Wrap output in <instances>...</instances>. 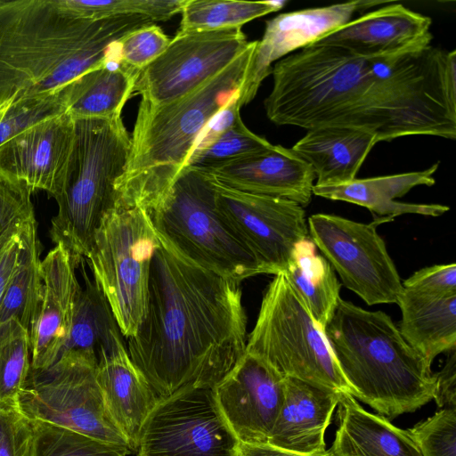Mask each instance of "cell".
<instances>
[{"label":"cell","instance_id":"obj_1","mask_svg":"<svg viewBox=\"0 0 456 456\" xmlns=\"http://www.w3.org/2000/svg\"><path fill=\"white\" fill-rule=\"evenodd\" d=\"M240 283L186 261L159 240L147 305L129 356L159 398L215 387L246 352Z\"/></svg>","mask_w":456,"mask_h":456},{"label":"cell","instance_id":"obj_2","mask_svg":"<svg viewBox=\"0 0 456 456\" xmlns=\"http://www.w3.org/2000/svg\"><path fill=\"white\" fill-rule=\"evenodd\" d=\"M154 23L142 15L81 18L62 0H0V105L59 92L118 60L119 41Z\"/></svg>","mask_w":456,"mask_h":456},{"label":"cell","instance_id":"obj_3","mask_svg":"<svg viewBox=\"0 0 456 456\" xmlns=\"http://www.w3.org/2000/svg\"><path fill=\"white\" fill-rule=\"evenodd\" d=\"M256 41L229 66L190 94L162 105L140 102L118 206L151 209L185 166L213 118L240 92Z\"/></svg>","mask_w":456,"mask_h":456},{"label":"cell","instance_id":"obj_4","mask_svg":"<svg viewBox=\"0 0 456 456\" xmlns=\"http://www.w3.org/2000/svg\"><path fill=\"white\" fill-rule=\"evenodd\" d=\"M272 75L264 107L273 123L307 131L354 127L374 134L378 141L379 90L369 59L314 43L279 60Z\"/></svg>","mask_w":456,"mask_h":456},{"label":"cell","instance_id":"obj_5","mask_svg":"<svg viewBox=\"0 0 456 456\" xmlns=\"http://www.w3.org/2000/svg\"><path fill=\"white\" fill-rule=\"evenodd\" d=\"M323 334L354 397L378 414L394 419L433 400L431 365L384 312L339 298Z\"/></svg>","mask_w":456,"mask_h":456},{"label":"cell","instance_id":"obj_6","mask_svg":"<svg viewBox=\"0 0 456 456\" xmlns=\"http://www.w3.org/2000/svg\"><path fill=\"white\" fill-rule=\"evenodd\" d=\"M73 119V143L61 190L54 198L58 212L50 236L78 266L102 219L118 204L117 185L127 167L131 135L121 117Z\"/></svg>","mask_w":456,"mask_h":456},{"label":"cell","instance_id":"obj_7","mask_svg":"<svg viewBox=\"0 0 456 456\" xmlns=\"http://www.w3.org/2000/svg\"><path fill=\"white\" fill-rule=\"evenodd\" d=\"M148 212L159 240L191 264L239 283L267 273L224 219L206 172L183 167Z\"/></svg>","mask_w":456,"mask_h":456},{"label":"cell","instance_id":"obj_8","mask_svg":"<svg viewBox=\"0 0 456 456\" xmlns=\"http://www.w3.org/2000/svg\"><path fill=\"white\" fill-rule=\"evenodd\" d=\"M369 61L379 83L389 141L417 134L455 139V50L429 45Z\"/></svg>","mask_w":456,"mask_h":456},{"label":"cell","instance_id":"obj_9","mask_svg":"<svg viewBox=\"0 0 456 456\" xmlns=\"http://www.w3.org/2000/svg\"><path fill=\"white\" fill-rule=\"evenodd\" d=\"M246 352L283 377L354 396L323 332L283 273L275 275L264 294Z\"/></svg>","mask_w":456,"mask_h":456},{"label":"cell","instance_id":"obj_10","mask_svg":"<svg viewBox=\"0 0 456 456\" xmlns=\"http://www.w3.org/2000/svg\"><path fill=\"white\" fill-rule=\"evenodd\" d=\"M159 244L145 208L116 206L102 219L86 257L126 338L134 335L144 316Z\"/></svg>","mask_w":456,"mask_h":456},{"label":"cell","instance_id":"obj_11","mask_svg":"<svg viewBox=\"0 0 456 456\" xmlns=\"http://www.w3.org/2000/svg\"><path fill=\"white\" fill-rule=\"evenodd\" d=\"M93 353L69 351L50 367L30 370L19 405L33 421L64 428L134 453L106 407Z\"/></svg>","mask_w":456,"mask_h":456},{"label":"cell","instance_id":"obj_12","mask_svg":"<svg viewBox=\"0 0 456 456\" xmlns=\"http://www.w3.org/2000/svg\"><path fill=\"white\" fill-rule=\"evenodd\" d=\"M393 219L363 224L330 214L312 215L309 236L342 280L367 305L397 304L403 290L377 227Z\"/></svg>","mask_w":456,"mask_h":456},{"label":"cell","instance_id":"obj_13","mask_svg":"<svg viewBox=\"0 0 456 456\" xmlns=\"http://www.w3.org/2000/svg\"><path fill=\"white\" fill-rule=\"evenodd\" d=\"M135 456H240V441L214 389L187 387L159 399L141 428Z\"/></svg>","mask_w":456,"mask_h":456},{"label":"cell","instance_id":"obj_14","mask_svg":"<svg viewBox=\"0 0 456 456\" xmlns=\"http://www.w3.org/2000/svg\"><path fill=\"white\" fill-rule=\"evenodd\" d=\"M249 44L241 28L175 34L140 72L134 93L151 105L173 102L223 71Z\"/></svg>","mask_w":456,"mask_h":456},{"label":"cell","instance_id":"obj_15","mask_svg":"<svg viewBox=\"0 0 456 456\" xmlns=\"http://www.w3.org/2000/svg\"><path fill=\"white\" fill-rule=\"evenodd\" d=\"M211 179L216 206L234 234L267 274L283 273L295 245L309 237L303 207L287 199L238 191Z\"/></svg>","mask_w":456,"mask_h":456},{"label":"cell","instance_id":"obj_16","mask_svg":"<svg viewBox=\"0 0 456 456\" xmlns=\"http://www.w3.org/2000/svg\"><path fill=\"white\" fill-rule=\"evenodd\" d=\"M214 393L240 443H268L283 402L285 377L261 358L245 352Z\"/></svg>","mask_w":456,"mask_h":456},{"label":"cell","instance_id":"obj_17","mask_svg":"<svg viewBox=\"0 0 456 456\" xmlns=\"http://www.w3.org/2000/svg\"><path fill=\"white\" fill-rule=\"evenodd\" d=\"M380 4L382 2L358 0L285 12L268 20L261 40H256L239 93L240 106L255 98L264 79L272 74V64L275 61L314 44L325 34L347 23L357 11Z\"/></svg>","mask_w":456,"mask_h":456},{"label":"cell","instance_id":"obj_18","mask_svg":"<svg viewBox=\"0 0 456 456\" xmlns=\"http://www.w3.org/2000/svg\"><path fill=\"white\" fill-rule=\"evenodd\" d=\"M74 138L68 112L43 121L0 145V173L24 183L31 192L53 198L61 191Z\"/></svg>","mask_w":456,"mask_h":456},{"label":"cell","instance_id":"obj_19","mask_svg":"<svg viewBox=\"0 0 456 456\" xmlns=\"http://www.w3.org/2000/svg\"><path fill=\"white\" fill-rule=\"evenodd\" d=\"M76 267L69 252L61 245H55L41 262L42 294L30 330L31 370L53 365L68 340L81 288Z\"/></svg>","mask_w":456,"mask_h":456},{"label":"cell","instance_id":"obj_20","mask_svg":"<svg viewBox=\"0 0 456 456\" xmlns=\"http://www.w3.org/2000/svg\"><path fill=\"white\" fill-rule=\"evenodd\" d=\"M431 22L429 17L401 4H390L348 21L314 43L338 46L365 59L391 56L429 45Z\"/></svg>","mask_w":456,"mask_h":456},{"label":"cell","instance_id":"obj_21","mask_svg":"<svg viewBox=\"0 0 456 456\" xmlns=\"http://www.w3.org/2000/svg\"><path fill=\"white\" fill-rule=\"evenodd\" d=\"M230 188L297 202L311 201L313 168L291 149L273 145L265 150L204 171Z\"/></svg>","mask_w":456,"mask_h":456},{"label":"cell","instance_id":"obj_22","mask_svg":"<svg viewBox=\"0 0 456 456\" xmlns=\"http://www.w3.org/2000/svg\"><path fill=\"white\" fill-rule=\"evenodd\" d=\"M96 378L110 417L135 453L141 428L160 398L132 362L121 335L98 354Z\"/></svg>","mask_w":456,"mask_h":456},{"label":"cell","instance_id":"obj_23","mask_svg":"<svg viewBox=\"0 0 456 456\" xmlns=\"http://www.w3.org/2000/svg\"><path fill=\"white\" fill-rule=\"evenodd\" d=\"M340 395L285 377L283 402L267 444L305 454L326 452L325 432Z\"/></svg>","mask_w":456,"mask_h":456},{"label":"cell","instance_id":"obj_24","mask_svg":"<svg viewBox=\"0 0 456 456\" xmlns=\"http://www.w3.org/2000/svg\"><path fill=\"white\" fill-rule=\"evenodd\" d=\"M439 163L423 171L358 179L337 184L314 185L313 194L332 200H342L367 208L377 217H390L403 214L439 216L449 210L440 204L404 203L395 200L419 185L432 186L434 174Z\"/></svg>","mask_w":456,"mask_h":456},{"label":"cell","instance_id":"obj_25","mask_svg":"<svg viewBox=\"0 0 456 456\" xmlns=\"http://www.w3.org/2000/svg\"><path fill=\"white\" fill-rule=\"evenodd\" d=\"M333 456H422L408 429L366 411L350 394L338 403Z\"/></svg>","mask_w":456,"mask_h":456},{"label":"cell","instance_id":"obj_26","mask_svg":"<svg viewBox=\"0 0 456 456\" xmlns=\"http://www.w3.org/2000/svg\"><path fill=\"white\" fill-rule=\"evenodd\" d=\"M374 134L354 127L327 126L308 130L291 150L313 168L315 185H337L356 178L372 147Z\"/></svg>","mask_w":456,"mask_h":456},{"label":"cell","instance_id":"obj_27","mask_svg":"<svg viewBox=\"0 0 456 456\" xmlns=\"http://www.w3.org/2000/svg\"><path fill=\"white\" fill-rule=\"evenodd\" d=\"M397 305L402 336L429 365L438 354L456 349V295L428 297L403 288Z\"/></svg>","mask_w":456,"mask_h":456},{"label":"cell","instance_id":"obj_28","mask_svg":"<svg viewBox=\"0 0 456 456\" xmlns=\"http://www.w3.org/2000/svg\"><path fill=\"white\" fill-rule=\"evenodd\" d=\"M139 74L119 61L88 70L62 88L66 112L73 118L121 117Z\"/></svg>","mask_w":456,"mask_h":456},{"label":"cell","instance_id":"obj_29","mask_svg":"<svg viewBox=\"0 0 456 456\" xmlns=\"http://www.w3.org/2000/svg\"><path fill=\"white\" fill-rule=\"evenodd\" d=\"M283 273L323 332L340 298L341 285L330 263L316 253L310 236L295 245Z\"/></svg>","mask_w":456,"mask_h":456},{"label":"cell","instance_id":"obj_30","mask_svg":"<svg viewBox=\"0 0 456 456\" xmlns=\"http://www.w3.org/2000/svg\"><path fill=\"white\" fill-rule=\"evenodd\" d=\"M21 250L13 275L0 303V325L16 321L29 332L42 294L41 244L36 218L20 231Z\"/></svg>","mask_w":456,"mask_h":456},{"label":"cell","instance_id":"obj_31","mask_svg":"<svg viewBox=\"0 0 456 456\" xmlns=\"http://www.w3.org/2000/svg\"><path fill=\"white\" fill-rule=\"evenodd\" d=\"M79 265L85 285L78 292L69 335L60 356L69 351H83L97 357L121 332L102 290L87 276L84 260Z\"/></svg>","mask_w":456,"mask_h":456},{"label":"cell","instance_id":"obj_32","mask_svg":"<svg viewBox=\"0 0 456 456\" xmlns=\"http://www.w3.org/2000/svg\"><path fill=\"white\" fill-rule=\"evenodd\" d=\"M287 1L185 0L176 34L241 28L284 7Z\"/></svg>","mask_w":456,"mask_h":456},{"label":"cell","instance_id":"obj_33","mask_svg":"<svg viewBox=\"0 0 456 456\" xmlns=\"http://www.w3.org/2000/svg\"><path fill=\"white\" fill-rule=\"evenodd\" d=\"M30 370L29 332L16 321L0 325V404L19 405Z\"/></svg>","mask_w":456,"mask_h":456},{"label":"cell","instance_id":"obj_34","mask_svg":"<svg viewBox=\"0 0 456 456\" xmlns=\"http://www.w3.org/2000/svg\"><path fill=\"white\" fill-rule=\"evenodd\" d=\"M271 146L265 137L251 132L239 116L231 126L215 138L195 146L185 166L208 171Z\"/></svg>","mask_w":456,"mask_h":456},{"label":"cell","instance_id":"obj_35","mask_svg":"<svg viewBox=\"0 0 456 456\" xmlns=\"http://www.w3.org/2000/svg\"><path fill=\"white\" fill-rule=\"evenodd\" d=\"M32 421L33 437L29 456H128L126 448L102 442L86 435Z\"/></svg>","mask_w":456,"mask_h":456},{"label":"cell","instance_id":"obj_36","mask_svg":"<svg viewBox=\"0 0 456 456\" xmlns=\"http://www.w3.org/2000/svg\"><path fill=\"white\" fill-rule=\"evenodd\" d=\"M75 15L99 20L115 16L142 15L154 22L165 21L181 12L185 0H62Z\"/></svg>","mask_w":456,"mask_h":456},{"label":"cell","instance_id":"obj_37","mask_svg":"<svg viewBox=\"0 0 456 456\" xmlns=\"http://www.w3.org/2000/svg\"><path fill=\"white\" fill-rule=\"evenodd\" d=\"M61 90L0 105V145L33 126L66 112Z\"/></svg>","mask_w":456,"mask_h":456},{"label":"cell","instance_id":"obj_38","mask_svg":"<svg viewBox=\"0 0 456 456\" xmlns=\"http://www.w3.org/2000/svg\"><path fill=\"white\" fill-rule=\"evenodd\" d=\"M408 431L422 456H456V408H443Z\"/></svg>","mask_w":456,"mask_h":456},{"label":"cell","instance_id":"obj_39","mask_svg":"<svg viewBox=\"0 0 456 456\" xmlns=\"http://www.w3.org/2000/svg\"><path fill=\"white\" fill-rule=\"evenodd\" d=\"M170 40L155 23L135 29L119 41V61L141 72L165 51Z\"/></svg>","mask_w":456,"mask_h":456},{"label":"cell","instance_id":"obj_40","mask_svg":"<svg viewBox=\"0 0 456 456\" xmlns=\"http://www.w3.org/2000/svg\"><path fill=\"white\" fill-rule=\"evenodd\" d=\"M31 191L0 173V242L35 219Z\"/></svg>","mask_w":456,"mask_h":456},{"label":"cell","instance_id":"obj_41","mask_svg":"<svg viewBox=\"0 0 456 456\" xmlns=\"http://www.w3.org/2000/svg\"><path fill=\"white\" fill-rule=\"evenodd\" d=\"M32 421L20 405L0 404V456H29Z\"/></svg>","mask_w":456,"mask_h":456},{"label":"cell","instance_id":"obj_42","mask_svg":"<svg viewBox=\"0 0 456 456\" xmlns=\"http://www.w3.org/2000/svg\"><path fill=\"white\" fill-rule=\"evenodd\" d=\"M405 289L428 297L456 295V265H436L414 273L403 283Z\"/></svg>","mask_w":456,"mask_h":456},{"label":"cell","instance_id":"obj_43","mask_svg":"<svg viewBox=\"0 0 456 456\" xmlns=\"http://www.w3.org/2000/svg\"><path fill=\"white\" fill-rule=\"evenodd\" d=\"M448 353L444 367L435 373L433 400L440 408H456V349Z\"/></svg>","mask_w":456,"mask_h":456},{"label":"cell","instance_id":"obj_44","mask_svg":"<svg viewBox=\"0 0 456 456\" xmlns=\"http://www.w3.org/2000/svg\"><path fill=\"white\" fill-rule=\"evenodd\" d=\"M20 229L7 235L0 242V303L19 261L21 250Z\"/></svg>","mask_w":456,"mask_h":456},{"label":"cell","instance_id":"obj_45","mask_svg":"<svg viewBox=\"0 0 456 456\" xmlns=\"http://www.w3.org/2000/svg\"><path fill=\"white\" fill-rule=\"evenodd\" d=\"M240 456H333L330 450L321 454H305L269 444H243L240 443Z\"/></svg>","mask_w":456,"mask_h":456}]
</instances>
